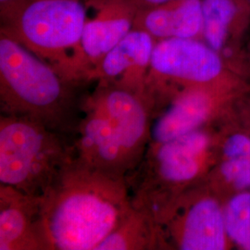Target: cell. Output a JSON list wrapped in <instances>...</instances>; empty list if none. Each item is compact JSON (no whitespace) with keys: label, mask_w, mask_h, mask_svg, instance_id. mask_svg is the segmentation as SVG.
<instances>
[{"label":"cell","mask_w":250,"mask_h":250,"mask_svg":"<svg viewBox=\"0 0 250 250\" xmlns=\"http://www.w3.org/2000/svg\"><path fill=\"white\" fill-rule=\"evenodd\" d=\"M40 198L0 185V250H45Z\"/></svg>","instance_id":"13"},{"label":"cell","mask_w":250,"mask_h":250,"mask_svg":"<svg viewBox=\"0 0 250 250\" xmlns=\"http://www.w3.org/2000/svg\"><path fill=\"white\" fill-rule=\"evenodd\" d=\"M85 0H9L0 4V32L65 78L89 84L83 60Z\"/></svg>","instance_id":"4"},{"label":"cell","mask_w":250,"mask_h":250,"mask_svg":"<svg viewBox=\"0 0 250 250\" xmlns=\"http://www.w3.org/2000/svg\"><path fill=\"white\" fill-rule=\"evenodd\" d=\"M202 40L243 78L250 72L244 40L250 34V5L246 0H201Z\"/></svg>","instance_id":"10"},{"label":"cell","mask_w":250,"mask_h":250,"mask_svg":"<svg viewBox=\"0 0 250 250\" xmlns=\"http://www.w3.org/2000/svg\"><path fill=\"white\" fill-rule=\"evenodd\" d=\"M219 139L206 127L149 144L143 160L126 178L132 205L154 220L182 193L204 182L218 159Z\"/></svg>","instance_id":"5"},{"label":"cell","mask_w":250,"mask_h":250,"mask_svg":"<svg viewBox=\"0 0 250 250\" xmlns=\"http://www.w3.org/2000/svg\"><path fill=\"white\" fill-rule=\"evenodd\" d=\"M248 56H249V60H250V45H249V52H248Z\"/></svg>","instance_id":"19"},{"label":"cell","mask_w":250,"mask_h":250,"mask_svg":"<svg viewBox=\"0 0 250 250\" xmlns=\"http://www.w3.org/2000/svg\"><path fill=\"white\" fill-rule=\"evenodd\" d=\"M13 38L0 32V111L28 117L71 139L88 95Z\"/></svg>","instance_id":"3"},{"label":"cell","mask_w":250,"mask_h":250,"mask_svg":"<svg viewBox=\"0 0 250 250\" xmlns=\"http://www.w3.org/2000/svg\"><path fill=\"white\" fill-rule=\"evenodd\" d=\"M7 1H9V0H0V4H1V3H5V2H7Z\"/></svg>","instance_id":"20"},{"label":"cell","mask_w":250,"mask_h":250,"mask_svg":"<svg viewBox=\"0 0 250 250\" xmlns=\"http://www.w3.org/2000/svg\"><path fill=\"white\" fill-rule=\"evenodd\" d=\"M158 250L157 226L151 216L132 206L131 209L97 250Z\"/></svg>","instance_id":"16"},{"label":"cell","mask_w":250,"mask_h":250,"mask_svg":"<svg viewBox=\"0 0 250 250\" xmlns=\"http://www.w3.org/2000/svg\"><path fill=\"white\" fill-rule=\"evenodd\" d=\"M95 83L72 135V160L126 179L150 143L151 107L143 95L107 82Z\"/></svg>","instance_id":"2"},{"label":"cell","mask_w":250,"mask_h":250,"mask_svg":"<svg viewBox=\"0 0 250 250\" xmlns=\"http://www.w3.org/2000/svg\"><path fill=\"white\" fill-rule=\"evenodd\" d=\"M134 28L148 33L156 41L171 38L202 40L201 0H177L153 8L139 9Z\"/></svg>","instance_id":"14"},{"label":"cell","mask_w":250,"mask_h":250,"mask_svg":"<svg viewBox=\"0 0 250 250\" xmlns=\"http://www.w3.org/2000/svg\"><path fill=\"white\" fill-rule=\"evenodd\" d=\"M246 1H247V2H248V3L250 5V0H246Z\"/></svg>","instance_id":"21"},{"label":"cell","mask_w":250,"mask_h":250,"mask_svg":"<svg viewBox=\"0 0 250 250\" xmlns=\"http://www.w3.org/2000/svg\"><path fill=\"white\" fill-rule=\"evenodd\" d=\"M134 3L139 9H148L157 6H161L166 3H170L177 0H134Z\"/></svg>","instance_id":"18"},{"label":"cell","mask_w":250,"mask_h":250,"mask_svg":"<svg viewBox=\"0 0 250 250\" xmlns=\"http://www.w3.org/2000/svg\"><path fill=\"white\" fill-rule=\"evenodd\" d=\"M82 37L83 60L87 80L103 58L134 28L138 7L134 0H85Z\"/></svg>","instance_id":"11"},{"label":"cell","mask_w":250,"mask_h":250,"mask_svg":"<svg viewBox=\"0 0 250 250\" xmlns=\"http://www.w3.org/2000/svg\"><path fill=\"white\" fill-rule=\"evenodd\" d=\"M224 216L232 246L250 250V190L229 196L224 202Z\"/></svg>","instance_id":"17"},{"label":"cell","mask_w":250,"mask_h":250,"mask_svg":"<svg viewBox=\"0 0 250 250\" xmlns=\"http://www.w3.org/2000/svg\"><path fill=\"white\" fill-rule=\"evenodd\" d=\"M223 57L201 39L157 41L146 83L145 96L152 115L182 90L212 84L233 77Z\"/></svg>","instance_id":"7"},{"label":"cell","mask_w":250,"mask_h":250,"mask_svg":"<svg viewBox=\"0 0 250 250\" xmlns=\"http://www.w3.org/2000/svg\"><path fill=\"white\" fill-rule=\"evenodd\" d=\"M156 42L148 33L133 28L103 58L91 75L92 83L103 81L145 96Z\"/></svg>","instance_id":"12"},{"label":"cell","mask_w":250,"mask_h":250,"mask_svg":"<svg viewBox=\"0 0 250 250\" xmlns=\"http://www.w3.org/2000/svg\"><path fill=\"white\" fill-rule=\"evenodd\" d=\"M132 206L126 179L72 160L40 198L45 250H97Z\"/></svg>","instance_id":"1"},{"label":"cell","mask_w":250,"mask_h":250,"mask_svg":"<svg viewBox=\"0 0 250 250\" xmlns=\"http://www.w3.org/2000/svg\"><path fill=\"white\" fill-rule=\"evenodd\" d=\"M72 161L68 136L28 117L0 115V185L42 197Z\"/></svg>","instance_id":"6"},{"label":"cell","mask_w":250,"mask_h":250,"mask_svg":"<svg viewBox=\"0 0 250 250\" xmlns=\"http://www.w3.org/2000/svg\"><path fill=\"white\" fill-rule=\"evenodd\" d=\"M249 90L245 78L233 77L182 90L152 116L150 143H163L208 127L232 99Z\"/></svg>","instance_id":"9"},{"label":"cell","mask_w":250,"mask_h":250,"mask_svg":"<svg viewBox=\"0 0 250 250\" xmlns=\"http://www.w3.org/2000/svg\"><path fill=\"white\" fill-rule=\"evenodd\" d=\"M218 159L206 178L207 184L221 197L250 190V134L233 132L221 136Z\"/></svg>","instance_id":"15"},{"label":"cell","mask_w":250,"mask_h":250,"mask_svg":"<svg viewBox=\"0 0 250 250\" xmlns=\"http://www.w3.org/2000/svg\"><path fill=\"white\" fill-rule=\"evenodd\" d=\"M158 250H225L224 202L204 181L189 188L155 218Z\"/></svg>","instance_id":"8"}]
</instances>
